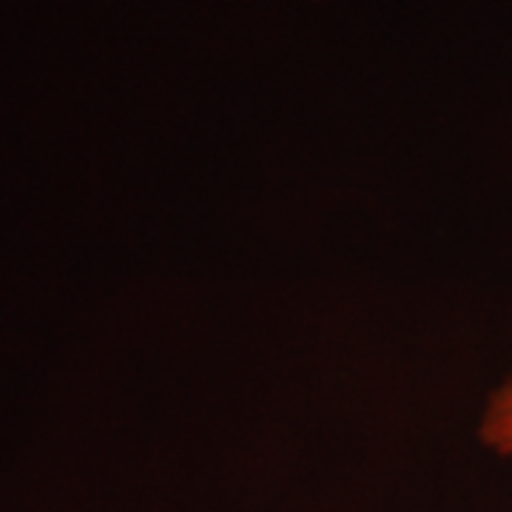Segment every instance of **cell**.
Returning <instances> with one entry per match:
<instances>
[{
    "mask_svg": "<svg viewBox=\"0 0 512 512\" xmlns=\"http://www.w3.org/2000/svg\"><path fill=\"white\" fill-rule=\"evenodd\" d=\"M481 439L487 441L495 453L512 458V379L490 399L487 416L481 424Z\"/></svg>",
    "mask_w": 512,
    "mask_h": 512,
    "instance_id": "1",
    "label": "cell"
}]
</instances>
